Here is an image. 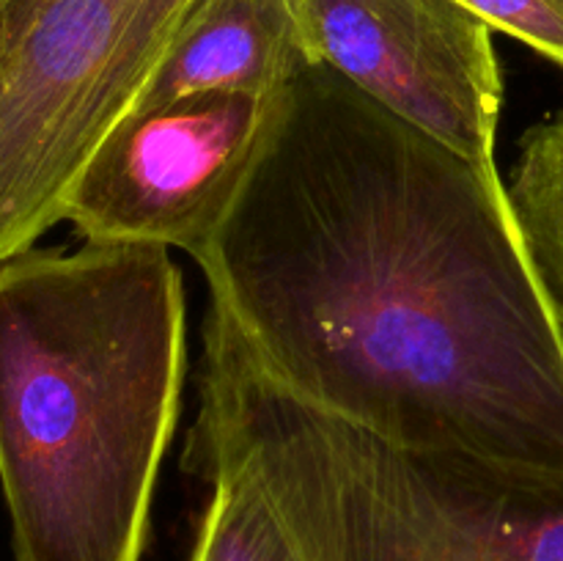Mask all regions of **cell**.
<instances>
[{
    "mask_svg": "<svg viewBox=\"0 0 563 561\" xmlns=\"http://www.w3.org/2000/svg\"><path fill=\"white\" fill-rule=\"evenodd\" d=\"M286 394L405 449L563 482V322L495 168L322 64L196 253Z\"/></svg>",
    "mask_w": 563,
    "mask_h": 561,
    "instance_id": "obj_1",
    "label": "cell"
},
{
    "mask_svg": "<svg viewBox=\"0 0 563 561\" xmlns=\"http://www.w3.org/2000/svg\"><path fill=\"white\" fill-rule=\"evenodd\" d=\"M190 0H55L0 50V264L64 220Z\"/></svg>",
    "mask_w": 563,
    "mask_h": 561,
    "instance_id": "obj_4",
    "label": "cell"
},
{
    "mask_svg": "<svg viewBox=\"0 0 563 561\" xmlns=\"http://www.w3.org/2000/svg\"><path fill=\"white\" fill-rule=\"evenodd\" d=\"M317 64L462 157L495 168L493 28L460 0H300Z\"/></svg>",
    "mask_w": 563,
    "mask_h": 561,
    "instance_id": "obj_6",
    "label": "cell"
},
{
    "mask_svg": "<svg viewBox=\"0 0 563 561\" xmlns=\"http://www.w3.org/2000/svg\"><path fill=\"white\" fill-rule=\"evenodd\" d=\"M55 0H0V50L14 44L20 33Z\"/></svg>",
    "mask_w": 563,
    "mask_h": 561,
    "instance_id": "obj_11",
    "label": "cell"
},
{
    "mask_svg": "<svg viewBox=\"0 0 563 561\" xmlns=\"http://www.w3.org/2000/svg\"><path fill=\"white\" fill-rule=\"evenodd\" d=\"M311 64L300 0H190L132 110L198 91L280 94Z\"/></svg>",
    "mask_w": 563,
    "mask_h": 561,
    "instance_id": "obj_7",
    "label": "cell"
},
{
    "mask_svg": "<svg viewBox=\"0 0 563 561\" xmlns=\"http://www.w3.org/2000/svg\"><path fill=\"white\" fill-rule=\"evenodd\" d=\"M506 196L528 256L563 322V110L526 132Z\"/></svg>",
    "mask_w": 563,
    "mask_h": 561,
    "instance_id": "obj_8",
    "label": "cell"
},
{
    "mask_svg": "<svg viewBox=\"0 0 563 561\" xmlns=\"http://www.w3.org/2000/svg\"><path fill=\"white\" fill-rule=\"evenodd\" d=\"M185 468H242L300 561H563V482L405 449L286 394L214 308Z\"/></svg>",
    "mask_w": 563,
    "mask_h": 561,
    "instance_id": "obj_3",
    "label": "cell"
},
{
    "mask_svg": "<svg viewBox=\"0 0 563 561\" xmlns=\"http://www.w3.org/2000/svg\"><path fill=\"white\" fill-rule=\"evenodd\" d=\"M196 476L212 493L190 561H300L273 506L242 468L214 462L198 468Z\"/></svg>",
    "mask_w": 563,
    "mask_h": 561,
    "instance_id": "obj_9",
    "label": "cell"
},
{
    "mask_svg": "<svg viewBox=\"0 0 563 561\" xmlns=\"http://www.w3.org/2000/svg\"><path fill=\"white\" fill-rule=\"evenodd\" d=\"M187 363L163 245L0 264V490L14 561H141Z\"/></svg>",
    "mask_w": 563,
    "mask_h": 561,
    "instance_id": "obj_2",
    "label": "cell"
},
{
    "mask_svg": "<svg viewBox=\"0 0 563 561\" xmlns=\"http://www.w3.org/2000/svg\"><path fill=\"white\" fill-rule=\"evenodd\" d=\"M493 31L528 44L563 69V0H460Z\"/></svg>",
    "mask_w": 563,
    "mask_h": 561,
    "instance_id": "obj_10",
    "label": "cell"
},
{
    "mask_svg": "<svg viewBox=\"0 0 563 561\" xmlns=\"http://www.w3.org/2000/svg\"><path fill=\"white\" fill-rule=\"evenodd\" d=\"M278 94L198 91L130 110L104 135L64 204L82 242L196 253L251 176Z\"/></svg>",
    "mask_w": 563,
    "mask_h": 561,
    "instance_id": "obj_5",
    "label": "cell"
}]
</instances>
